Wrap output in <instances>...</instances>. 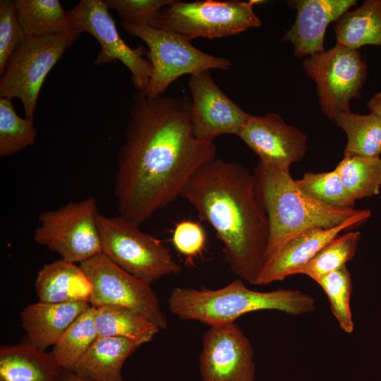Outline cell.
I'll return each mask as SVG.
<instances>
[{
  "instance_id": "cell-12",
  "label": "cell",
  "mask_w": 381,
  "mask_h": 381,
  "mask_svg": "<svg viewBox=\"0 0 381 381\" xmlns=\"http://www.w3.org/2000/svg\"><path fill=\"white\" fill-rule=\"evenodd\" d=\"M71 11L75 29L92 35L101 46L95 64L121 61L131 73L137 91L145 92L152 71L150 61L144 58L148 52L142 45L133 49L123 40L105 1L82 0Z\"/></svg>"
},
{
  "instance_id": "cell-11",
  "label": "cell",
  "mask_w": 381,
  "mask_h": 381,
  "mask_svg": "<svg viewBox=\"0 0 381 381\" xmlns=\"http://www.w3.org/2000/svg\"><path fill=\"white\" fill-rule=\"evenodd\" d=\"M80 266L92 284L91 306L127 308L145 317L159 329L167 327L166 315L150 285L122 270L102 253L80 263Z\"/></svg>"
},
{
  "instance_id": "cell-21",
  "label": "cell",
  "mask_w": 381,
  "mask_h": 381,
  "mask_svg": "<svg viewBox=\"0 0 381 381\" xmlns=\"http://www.w3.org/2000/svg\"><path fill=\"white\" fill-rule=\"evenodd\" d=\"M63 368L27 339L0 348V381H59Z\"/></svg>"
},
{
  "instance_id": "cell-9",
  "label": "cell",
  "mask_w": 381,
  "mask_h": 381,
  "mask_svg": "<svg viewBox=\"0 0 381 381\" xmlns=\"http://www.w3.org/2000/svg\"><path fill=\"white\" fill-rule=\"evenodd\" d=\"M99 213L92 196L44 211L38 217L40 225L35 229L34 239L57 253L61 259L81 263L102 253L97 226Z\"/></svg>"
},
{
  "instance_id": "cell-5",
  "label": "cell",
  "mask_w": 381,
  "mask_h": 381,
  "mask_svg": "<svg viewBox=\"0 0 381 381\" xmlns=\"http://www.w3.org/2000/svg\"><path fill=\"white\" fill-rule=\"evenodd\" d=\"M102 253L124 271L150 285L161 277L176 274L181 265L169 248L139 226L121 216H97Z\"/></svg>"
},
{
  "instance_id": "cell-17",
  "label": "cell",
  "mask_w": 381,
  "mask_h": 381,
  "mask_svg": "<svg viewBox=\"0 0 381 381\" xmlns=\"http://www.w3.org/2000/svg\"><path fill=\"white\" fill-rule=\"evenodd\" d=\"M286 2L296 10V17L282 40L293 44L294 55L297 57L324 52V38L328 25L357 3L356 0H294Z\"/></svg>"
},
{
  "instance_id": "cell-14",
  "label": "cell",
  "mask_w": 381,
  "mask_h": 381,
  "mask_svg": "<svg viewBox=\"0 0 381 381\" xmlns=\"http://www.w3.org/2000/svg\"><path fill=\"white\" fill-rule=\"evenodd\" d=\"M188 89L191 95L190 123L196 138L214 140L224 134L238 136L250 114L222 91L210 71L190 75Z\"/></svg>"
},
{
  "instance_id": "cell-16",
  "label": "cell",
  "mask_w": 381,
  "mask_h": 381,
  "mask_svg": "<svg viewBox=\"0 0 381 381\" xmlns=\"http://www.w3.org/2000/svg\"><path fill=\"white\" fill-rule=\"evenodd\" d=\"M370 215L369 210H361L339 225L329 229H310L291 238L265 262L255 284H268L294 274L298 267L308 262L341 231L364 222Z\"/></svg>"
},
{
  "instance_id": "cell-25",
  "label": "cell",
  "mask_w": 381,
  "mask_h": 381,
  "mask_svg": "<svg viewBox=\"0 0 381 381\" xmlns=\"http://www.w3.org/2000/svg\"><path fill=\"white\" fill-rule=\"evenodd\" d=\"M346 134L344 156L380 157L381 119L375 114H354L351 110L337 114L334 119Z\"/></svg>"
},
{
  "instance_id": "cell-32",
  "label": "cell",
  "mask_w": 381,
  "mask_h": 381,
  "mask_svg": "<svg viewBox=\"0 0 381 381\" xmlns=\"http://www.w3.org/2000/svg\"><path fill=\"white\" fill-rule=\"evenodd\" d=\"M175 0H105L122 23L157 28L163 8Z\"/></svg>"
},
{
  "instance_id": "cell-34",
  "label": "cell",
  "mask_w": 381,
  "mask_h": 381,
  "mask_svg": "<svg viewBox=\"0 0 381 381\" xmlns=\"http://www.w3.org/2000/svg\"><path fill=\"white\" fill-rule=\"evenodd\" d=\"M172 243L180 254L190 260L202 253L206 243V234L198 222L183 220L175 225Z\"/></svg>"
},
{
  "instance_id": "cell-10",
  "label": "cell",
  "mask_w": 381,
  "mask_h": 381,
  "mask_svg": "<svg viewBox=\"0 0 381 381\" xmlns=\"http://www.w3.org/2000/svg\"><path fill=\"white\" fill-rule=\"evenodd\" d=\"M306 73L316 85L322 113L334 120L350 110V102L361 97L367 78V65L358 50L335 44L303 61Z\"/></svg>"
},
{
  "instance_id": "cell-22",
  "label": "cell",
  "mask_w": 381,
  "mask_h": 381,
  "mask_svg": "<svg viewBox=\"0 0 381 381\" xmlns=\"http://www.w3.org/2000/svg\"><path fill=\"white\" fill-rule=\"evenodd\" d=\"M336 44L358 50L364 45L381 46V0H365L334 23Z\"/></svg>"
},
{
  "instance_id": "cell-24",
  "label": "cell",
  "mask_w": 381,
  "mask_h": 381,
  "mask_svg": "<svg viewBox=\"0 0 381 381\" xmlns=\"http://www.w3.org/2000/svg\"><path fill=\"white\" fill-rule=\"evenodd\" d=\"M95 322L98 337H124L145 344L160 330L137 312L113 305L95 307Z\"/></svg>"
},
{
  "instance_id": "cell-36",
  "label": "cell",
  "mask_w": 381,
  "mask_h": 381,
  "mask_svg": "<svg viewBox=\"0 0 381 381\" xmlns=\"http://www.w3.org/2000/svg\"><path fill=\"white\" fill-rule=\"evenodd\" d=\"M59 381H90L81 378L69 370L62 369Z\"/></svg>"
},
{
  "instance_id": "cell-28",
  "label": "cell",
  "mask_w": 381,
  "mask_h": 381,
  "mask_svg": "<svg viewBox=\"0 0 381 381\" xmlns=\"http://www.w3.org/2000/svg\"><path fill=\"white\" fill-rule=\"evenodd\" d=\"M361 238L359 231H352L337 236L308 262L298 267L294 272L303 274L314 281L343 266L355 255L358 243Z\"/></svg>"
},
{
  "instance_id": "cell-3",
  "label": "cell",
  "mask_w": 381,
  "mask_h": 381,
  "mask_svg": "<svg viewBox=\"0 0 381 381\" xmlns=\"http://www.w3.org/2000/svg\"><path fill=\"white\" fill-rule=\"evenodd\" d=\"M253 174L258 200L269 220L265 262L298 234L313 228L336 226L361 210L332 207L314 200L299 189L289 169L259 161Z\"/></svg>"
},
{
  "instance_id": "cell-6",
  "label": "cell",
  "mask_w": 381,
  "mask_h": 381,
  "mask_svg": "<svg viewBox=\"0 0 381 381\" xmlns=\"http://www.w3.org/2000/svg\"><path fill=\"white\" fill-rule=\"evenodd\" d=\"M260 2L263 1L175 0L163 8L157 29L174 32L190 41L199 37L214 39L236 35L262 25L253 11V6Z\"/></svg>"
},
{
  "instance_id": "cell-33",
  "label": "cell",
  "mask_w": 381,
  "mask_h": 381,
  "mask_svg": "<svg viewBox=\"0 0 381 381\" xmlns=\"http://www.w3.org/2000/svg\"><path fill=\"white\" fill-rule=\"evenodd\" d=\"M26 35L22 28L12 0L0 1V74L4 73L7 64Z\"/></svg>"
},
{
  "instance_id": "cell-27",
  "label": "cell",
  "mask_w": 381,
  "mask_h": 381,
  "mask_svg": "<svg viewBox=\"0 0 381 381\" xmlns=\"http://www.w3.org/2000/svg\"><path fill=\"white\" fill-rule=\"evenodd\" d=\"M348 193L355 200L379 194L381 159L344 156L334 169Z\"/></svg>"
},
{
  "instance_id": "cell-2",
  "label": "cell",
  "mask_w": 381,
  "mask_h": 381,
  "mask_svg": "<svg viewBox=\"0 0 381 381\" xmlns=\"http://www.w3.org/2000/svg\"><path fill=\"white\" fill-rule=\"evenodd\" d=\"M180 197L214 228L233 274L255 284L265 262L270 226L253 173L237 162L215 158L193 174Z\"/></svg>"
},
{
  "instance_id": "cell-23",
  "label": "cell",
  "mask_w": 381,
  "mask_h": 381,
  "mask_svg": "<svg viewBox=\"0 0 381 381\" xmlns=\"http://www.w3.org/2000/svg\"><path fill=\"white\" fill-rule=\"evenodd\" d=\"M13 1L19 23L26 37L76 30L71 11L65 10L59 0Z\"/></svg>"
},
{
  "instance_id": "cell-26",
  "label": "cell",
  "mask_w": 381,
  "mask_h": 381,
  "mask_svg": "<svg viewBox=\"0 0 381 381\" xmlns=\"http://www.w3.org/2000/svg\"><path fill=\"white\" fill-rule=\"evenodd\" d=\"M95 307L91 306L65 330L50 352L59 365L70 370L98 337Z\"/></svg>"
},
{
  "instance_id": "cell-1",
  "label": "cell",
  "mask_w": 381,
  "mask_h": 381,
  "mask_svg": "<svg viewBox=\"0 0 381 381\" xmlns=\"http://www.w3.org/2000/svg\"><path fill=\"white\" fill-rule=\"evenodd\" d=\"M191 99L137 91L114 183L119 215L140 226L178 198L193 174L216 158L214 140L196 138Z\"/></svg>"
},
{
  "instance_id": "cell-19",
  "label": "cell",
  "mask_w": 381,
  "mask_h": 381,
  "mask_svg": "<svg viewBox=\"0 0 381 381\" xmlns=\"http://www.w3.org/2000/svg\"><path fill=\"white\" fill-rule=\"evenodd\" d=\"M145 343L119 337H98L69 370L90 381H125L126 360Z\"/></svg>"
},
{
  "instance_id": "cell-15",
  "label": "cell",
  "mask_w": 381,
  "mask_h": 381,
  "mask_svg": "<svg viewBox=\"0 0 381 381\" xmlns=\"http://www.w3.org/2000/svg\"><path fill=\"white\" fill-rule=\"evenodd\" d=\"M238 136L259 161L282 168L289 169L307 152V135L276 113L250 115Z\"/></svg>"
},
{
  "instance_id": "cell-7",
  "label": "cell",
  "mask_w": 381,
  "mask_h": 381,
  "mask_svg": "<svg viewBox=\"0 0 381 381\" xmlns=\"http://www.w3.org/2000/svg\"><path fill=\"white\" fill-rule=\"evenodd\" d=\"M80 33L75 30L26 37L1 75L0 98L19 99L25 118L33 121L38 96L47 75Z\"/></svg>"
},
{
  "instance_id": "cell-8",
  "label": "cell",
  "mask_w": 381,
  "mask_h": 381,
  "mask_svg": "<svg viewBox=\"0 0 381 381\" xmlns=\"http://www.w3.org/2000/svg\"><path fill=\"white\" fill-rule=\"evenodd\" d=\"M124 30L147 44L152 67L145 94L150 97L164 95L171 83L183 75L210 71H227L232 66L226 58L212 56L192 45L190 41L174 32L122 23Z\"/></svg>"
},
{
  "instance_id": "cell-35",
  "label": "cell",
  "mask_w": 381,
  "mask_h": 381,
  "mask_svg": "<svg viewBox=\"0 0 381 381\" xmlns=\"http://www.w3.org/2000/svg\"><path fill=\"white\" fill-rule=\"evenodd\" d=\"M368 108L373 113L381 119V92L376 93L368 101Z\"/></svg>"
},
{
  "instance_id": "cell-18",
  "label": "cell",
  "mask_w": 381,
  "mask_h": 381,
  "mask_svg": "<svg viewBox=\"0 0 381 381\" xmlns=\"http://www.w3.org/2000/svg\"><path fill=\"white\" fill-rule=\"evenodd\" d=\"M90 306L88 302L38 301L28 305L20 313L27 341L42 351L54 346L69 325Z\"/></svg>"
},
{
  "instance_id": "cell-31",
  "label": "cell",
  "mask_w": 381,
  "mask_h": 381,
  "mask_svg": "<svg viewBox=\"0 0 381 381\" xmlns=\"http://www.w3.org/2000/svg\"><path fill=\"white\" fill-rule=\"evenodd\" d=\"M325 292L331 310L340 327L346 333L354 329L350 307L351 277L346 265L315 280Z\"/></svg>"
},
{
  "instance_id": "cell-4",
  "label": "cell",
  "mask_w": 381,
  "mask_h": 381,
  "mask_svg": "<svg viewBox=\"0 0 381 381\" xmlns=\"http://www.w3.org/2000/svg\"><path fill=\"white\" fill-rule=\"evenodd\" d=\"M168 305L178 318L210 327L235 322L243 315L254 311L275 310L299 315L314 311L316 306L313 297L300 291H254L239 278L215 290L176 287L171 292Z\"/></svg>"
},
{
  "instance_id": "cell-13",
  "label": "cell",
  "mask_w": 381,
  "mask_h": 381,
  "mask_svg": "<svg viewBox=\"0 0 381 381\" xmlns=\"http://www.w3.org/2000/svg\"><path fill=\"white\" fill-rule=\"evenodd\" d=\"M252 345L239 326H212L205 332L199 369L202 381H254Z\"/></svg>"
},
{
  "instance_id": "cell-20",
  "label": "cell",
  "mask_w": 381,
  "mask_h": 381,
  "mask_svg": "<svg viewBox=\"0 0 381 381\" xmlns=\"http://www.w3.org/2000/svg\"><path fill=\"white\" fill-rule=\"evenodd\" d=\"M35 290L40 302L90 303L92 287L80 265L61 259L44 265L39 271Z\"/></svg>"
},
{
  "instance_id": "cell-30",
  "label": "cell",
  "mask_w": 381,
  "mask_h": 381,
  "mask_svg": "<svg viewBox=\"0 0 381 381\" xmlns=\"http://www.w3.org/2000/svg\"><path fill=\"white\" fill-rule=\"evenodd\" d=\"M296 183L303 193L318 202L332 207L355 208L356 200L348 193L335 169L306 172Z\"/></svg>"
},
{
  "instance_id": "cell-29",
  "label": "cell",
  "mask_w": 381,
  "mask_h": 381,
  "mask_svg": "<svg viewBox=\"0 0 381 381\" xmlns=\"http://www.w3.org/2000/svg\"><path fill=\"white\" fill-rule=\"evenodd\" d=\"M33 121L20 117L11 101L0 98V156L14 155L35 143Z\"/></svg>"
}]
</instances>
